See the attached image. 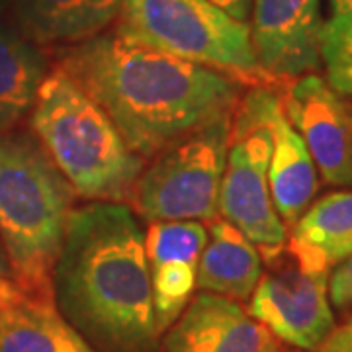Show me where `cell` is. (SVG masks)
<instances>
[{
  "label": "cell",
  "mask_w": 352,
  "mask_h": 352,
  "mask_svg": "<svg viewBox=\"0 0 352 352\" xmlns=\"http://www.w3.org/2000/svg\"><path fill=\"white\" fill-rule=\"evenodd\" d=\"M0 276L12 278V274H10V264H8V256H6V251H4L2 241H0Z\"/></svg>",
  "instance_id": "cell-25"
},
{
  "label": "cell",
  "mask_w": 352,
  "mask_h": 352,
  "mask_svg": "<svg viewBox=\"0 0 352 352\" xmlns=\"http://www.w3.org/2000/svg\"><path fill=\"white\" fill-rule=\"evenodd\" d=\"M0 352H98L57 307L53 296L25 294L0 314Z\"/></svg>",
  "instance_id": "cell-15"
},
{
  "label": "cell",
  "mask_w": 352,
  "mask_h": 352,
  "mask_svg": "<svg viewBox=\"0 0 352 352\" xmlns=\"http://www.w3.org/2000/svg\"><path fill=\"white\" fill-rule=\"evenodd\" d=\"M315 352H352V317L340 325H335Z\"/></svg>",
  "instance_id": "cell-21"
},
{
  "label": "cell",
  "mask_w": 352,
  "mask_h": 352,
  "mask_svg": "<svg viewBox=\"0 0 352 352\" xmlns=\"http://www.w3.org/2000/svg\"><path fill=\"white\" fill-rule=\"evenodd\" d=\"M331 10H333V18H339L344 14L352 12V0H331Z\"/></svg>",
  "instance_id": "cell-24"
},
{
  "label": "cell",
  "mask_w": 352,
  "mask_h": 352,
  "mask_svg": "<svg viewBox=\"0 0 352 352\" xmlns=\"http://www.w3.org/2000/svg\"><path fill=\"white\" fill-rule=\"evenodd\" d=\"M233 113L178 139L153 157L133 190L135 210L147 221H201L219 217Z\"/></svg>",
  "instance_id": "cell-7"
},
{
  "label": "cell",
  "mask_w": 352,
  "mask_h": 352,
  "mask_svg": "<svg viewBox=\"0 0 352 352\" xmlns=\"http://www.w3.org/2000/svg\"><path fill=\"white\" fill-rule=\"evenodd\" d=\"M208 235L201 221H153L145 233L159 337L196 296L198 264Z\"/></svg>",
  "instance_id": "cell-12"
},
{
  "label": "cell",
  "mask_w": 352,
  "mask_h": 352,
  "mask_svg": "<svg viewBox=\"0 0 352 352\" xmlns=\"http://www.w3.org/2000/svg\"><path fill=\"white\" fill-rule=\"evenodd\" d=\"M57 67L145 161L233 113L243 96L239 78L155 50L118 28L67 50Z\"/></svg>",
  "instance_id": "cell-1"
},
{
  "label": "cell",
  "mask_w": 352,
  "mask_h": 352,
  "mask_svg": "<svg viewBox=\"0 0 352 352\" xmlns=\"http://www.w3.org/2000/svg\"><path fill=\"white\" fill-rule=\"evenodd\" d=\"M278 352H288V351H284V349H280V351H278Z\"/></svg>",
  "instance_id": "cell-26"
},
{
  "label": "cell",
  "mask_w": 352,
  "mask_h": 352,
  "mask_svg": "<svg viewBox=\"0 0 352 352\" xmlns=\"http://www.w3.org/2000/svg\"><path fill=\"white\" fill-rule=\"evenodd\" d=\"M247 311L280 342L315 352L335 329L329 274L307 272L298 264L263 274Z\"/></svg>",
  "instance_id": "cell-8"
},
{
  "label": "cell",
  "mask_w": 352,
  "mask_h": 352,
  "mask_svg": "<svg viewBox=\"0 0 352 352\" xmlns=\"http://www.w3.org/2000/svg\"><path fill=\"white\" fill-rule=\"evenodd\" d=\"M215 6H219L221 10H226L229 16H233L239 22H247L249 14H251L252 0H210Z\"/></svg>",
  "instance_id": "cell-22"
},
{
  "label": "cell",
  "mask_w": 352,
  "mask_h": 352,
  "mask_svg": "<svg viewBox=\"0 0 352 352\" xmlns=\"http://www.w3.org/2000/svg\"><path fill=\"white\" fill-rule=\"evenodd\" d=\"M314 157L298 129L289 124L280 108L274 120V147L268 164V184L280 219L292 227L303 212L311 206L317 188V176Z\"/></svg>",
  "instance_id": "cell-17"
},
{
  "label": "cell",
  "mask_w": 352,
  "mask_h": 352,
  "mask_svg": "<svg viewBox=\"0 0 352 352\" xmlns=\"http://www.w3.org/2000/svg\"><path fill=\"white\" fill-rule=\"evenodd\" d=\"M321 63L329 85L340 96H352V12L331 18L323 25Z\"/></svg>",
  "instance_id": "cell-19"
},
{
  "label": "cell",
  "mask_w": 352,
  "mask_h": 352,
  "mask_svg": "<svg viewBox=\"0 0 352 352\" xmlns=\"http://www.w3.org/2000/svg\"><path fill=\"white\" fill-rule=\"evenodd\" d=\"M282 100L268 85H252L233 112L227 166L219 192V217L251 241L264 261L286 251L288 227L280 219L268 184L274 120Z\"/></svg>",
  "instance_id": "cell-5"
},
{
  "label": "cell",
  "mask_w": 352,
  "mask_h": 352,
  "mask_svg": "<svg viewBox=\"0 0 352 352\" xmlns=\"http://www.w3.org/2000/svg\"><path fill=\"white\" fill-rule=\"evenodd\" d=\"M329 300L335 307L352 305V256L329 274Z\"/></svg>",
  "instance_id": "cell-20"
},
{
  "label": "cell",
  "mask_w": 352,
  "mask_h": 352,
  "mask_svg": "<svg viewBox=\"0 0 352 352\" xmlns=\"http://www.w3.org/2000/svg\"><path fill=\"white\" fill-rule=\"evenodd\" d=\"M286 249L307 272L331 274L352 256V190H339L314 201L289 227Z\"/></svg>",
  "instance_id": "cell-13"
},
{
  "label": "cell",
  "mask_w": 352,
  "mask_h": 352,
  "mask_svg": "<svg viewBox=\"0 0 352 352\" xmlns=\"http://www.w3.org/2000/svg\"><path fill=\"white\" fill-rule=\"evenodd\" d=\"M47 61L32 39L0 25V131H10L32 112Z\"/></svg>",
  "instance_id": "cell-18"
},
{
  "label": "cell",
  "mask_w": 352,
  "mask_h": 352,
  "mask_svg": "<svg viewBox=\"0 0 352 352\" xmlns=\"http://www.w3.org/2000/svg\"><path fill=\"white\" fill-rule=\"evenodd\" d=\"M53 298L98 352L155 351L159 331L145 231L129 204L90 201L71 212Z\"/></svg>",
  "instance_id": "cell-2"
},
{
  "label": "cell",
  "mask_w": 352,
  "mask_h": 352,
  "mask_svg": "<svg viewBox=\"0 0 352 352\" xmlns=\"http://www.w3.org/2000/svg\"><path fill=\"white\" fill-rule=\"evenodd\" d=\"M263 278V254L223 217L210 223L198 264V289L245 302Z\"/></svg>",
  "instance_id": "cell-14"
},
{
  "label": "cell",
  "mask_w": 352,
  "mask_h": 352,
  "mask_svg": "<svg viewBox=\"0 0 352 352\" xmlns=\"http://www.w3.org/2000/svg\"><path fill=\"white\" fill-rule=\"evenodd\" d=\"M24 296V289L20 288L12 278L0 276V314L12 305L14 302H18L20 298Z\"/></svg>",
  "instance_id": "cell-23"
},
{
  "label": "cell",
  "mask_w": 352,
  "mask_h": 352,
  "mask_svg": "<svg viewBox=\"0 0 352 352\" xmlns=\"http://www.w3.org/2000/svg\"><path fill=\"white\" fill-rule=\"evenodd\" d=\"M284 113L314 157L321 178L352 188V113L323 76L307 73L280 82Z\"/></svg>",
  "instance_id": "cell-9"
},
{
  "label": "cell",
  "mask_w": 352,
  "mask_h": 352,
  "mask_svg": "<svg viewBox=\"0 0 352 352\" xmlns=\"http://www.w3.org/2000/svg\"><path fill=\"white\" fill-rule=\"evenodd\" d=\"M280 340L237 300L200 292L166 329L163 352H278Z\"/></svg>",
  "instance_id": "cell-11"
},
{
  "label": "cell",
  "mask_w": 352,
  "mask_h": 352,
  "mask_svg": "<svg viewBox=\"0 0 352 352\" xmlns=\"http://www.w3.org/2000/svg\"><path fill=\"white\" fill-rule=\"evenodd\" d=\"M251 38L268 82L321 67V0H252Z\"/></svg>",
  "instance_id": "cell-10"
},
{
  "label": "cell",
  "mask_w": 352,
  "mask_h": 352,
  "mask_svg": "<svg viewBox=\"0 0 352 352\" xmlns=\"http://www.w3.org/2000/svg\"><path fill=\"white\" fill-rule=\"evenodd\" d=\"M30 126L76 196L90 201L133 200L145 159L63 69L57 67L41 82Z\"/></svg>",
  "instance_id": "cell-4"
},
{
  "label": "cell",
  "mask_w": 352,
  "mask_h": 352,
  "mask_svg": "<svg viewBox=\"0 0 352 352\" xmlns=\"http://www.w3.org/2000/svg\"><path fill=\"white\" fill-rule=\"evenodd\" d=\"M118 30L155 50L251 85H268L251 25L210 0H124Z\"/></svg>",
  "instance_id": "cell-6"
},
{
  "label": "cell",
  "mask_w": 352,
  "mask_h": 352,
  "mask_svg": "<svg viewBox=\"0 0 352 352\" xmlns=\"http://www.w3.org/2000/svg\"><path fill=\"white\" fill-rule=\"evenodd\" d=\"M124 0H16V18L34 43H82L120 16Z\"/></svg>",
  "instance_id": "cell-16"
},
{
  "label": "cell",
  "mask_w": 352,
  "mask_h": 352,
  "mask_svg": "<svg viewBox=\"0 0 352 352\" xmlns=\"http://www.w3.org/2000/svg\"><path fill=\"white\" fill-rule=\"evenodd\" d=\"M75 196L36 135L0 131V241L12 280L25 294L53 296Z\"/></svg>",
  "instance_id": "cell-3"
}]
</instances>
